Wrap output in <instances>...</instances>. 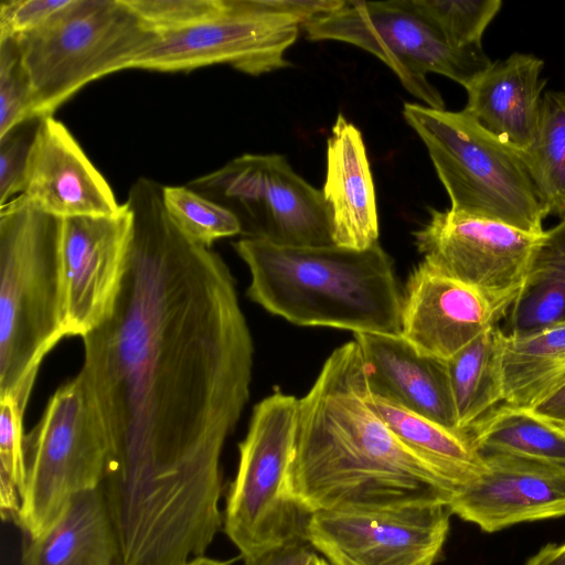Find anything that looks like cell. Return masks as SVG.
Here are the masks:
<instances>
[{
	"label": "cell",
	"instance_id": "obj_13",
	"mask_svg": "<svg viewBox=\"0 0 565 565\" xmlns=\"http://www.w3.org/2000/svg\"><path fill=\"white\" fill-rule=\"evenodd\" d=\"M447 504L309 515L305 537L329 565H435L446 544Z\"/></svg>",
	"mask_w": 565,
	"mask_h": 565
},
{
	"label": "cell",
	"instance_id": "obj_20",
	"mask_svg": "<svg viewBox=\"0 0 565 565\" xmlns=\"http://www.w3.org/2000/svg\"><path fill=\"white\" fill-rule=\"evenodd\" d=\"M323 196L335 245L366 249L377 244L376 195L361 131L339 114L327 140Z\"/></svg>",
	"mask_w": 565,
	"mask_h": 565
},
{
	"label": "cell",
	"instance_id": "obj_23",
	"mask_svg": "<svg viewBox=\"0 0 565 565\" xmlns=\"http://www.w3.org/2000/svg\"><path fill=\"white\" fill-rule=\"evenodd\" d=\"M369 402L398 439L426 458L456 492L484 472V458L468 434L412 412L371 388Z\"/></svg>",
	"mask_w": 565,
	"mask_h": 565
},
{
	"label": "cell",
	"instance_id": "obj_34",
	"mask_svg": "<svg viewBox=\"0 0 565 565\" xmlns=\"http://www.w3.org/2000/svg\"><path fill=\"white\" fill-rule=\"evenodd\" d=\"M71 0H4L0 4V40L20 38L44 25Z\"/></svg>",
	"mask_w": 565,
	"mask_h": 565
},
{
	"label": "cell",
	"instance_id": "obj_32",
	"mask_svg": "<svg viewBox=\"0 0 565 565\" xmlns=\"http://www.w3.org/2000/svg\"><path fill=\"white\" fill-rule=\"evenodd\" d=\"M41 119H26L0 137L1 206L23 191L26 167Z\"/></svg>",
	"mask_w": 565,
	"mask_h": 565
},
{
	"label": "cell",
	"instance_id": "obj_14",
	"mask_svg": "<svg viewBox=\"0 0 565 565\" xmlns=\"http://www.w3.org/2000/svg\"><path fill=\"white\" fill-rule=\"evenodd\" d=\"M131 216L126 204L114 216L62 220L61 280L65 337H86L115 310L126 277Z\"/></svg>",
	"mask_w": 565,
	"mask_h": 565
},
{
	"label": "cell",
	"instance_id": "obj_19",
	"mask_svg": "<svg viewBox=\"0 0 565 565\" xmlns=\"http://www.w3.org/2000/svg\"><path fill=\"white\" fill-rule=\"evenodd\" d=\"M543 67V60L519 52L492 62L466 88L463 110L491 135L525 152L539 126Z\"/></svg>",
	"mask_w": 565,
	"mask_h": 565
},
{
	"label": "cell",
	"instance_id": "obj_31",
	"mask_svg": "<svg viewBox=\"0 0 565 565\" xmlns=\"http://www.w3.org/2000/svg\"><path fill=\"white\" fill-rule=\"evenodd\" d=\"M152 32L163 34L207 21L225 9V0H124Z\"/></svg>",
	"mask_w": 565,
	"mask_h": 565
},
{
	"label": "cell",
	"instance_id": "obj_4",
	"mask_svg": "<svg viewBox=\"0 0 565 565\" xmlns=\"http://www.w3.org/2000/svg\"><path fill=\"white\" fill-rule=\"evenodd\" d=\"M62 218L22 194L0 209V397L26 407L45 354L63 338Z\"/></svg>",
	"mask_w": 565,
	"mask_h": 565
},
{
	"label": "cell",
	"instance_id": "obj_18",
	"mask_svg": "<svg viewBox=\"0 0 565 565\" xmlns=\"http://www.w3.org/2000/svg\"><path fill=\"white\" fill-rule=\"evenodd\" d=\"M354 340L372 392L461 431L445 361L422 354L399 334L356 333Z\"/></svg>",
	"mask_w": 565,
	"mask_h": 565
},
{
	"label": "cell",
	"instance_id": "obj_10",
	"mask_svg": "<svg viewBox=\"0 0 565 565\" xmlns=\"http://www.w3.org/2000/svg\"><path fill=\"white\" fill-rule=\"evenodd\" d=\"M191 189L230 210L244 237L281 246L333 245L322 191L277 153L243 154L191 182Z\"/></svg>",
	"mask_w": 565,
	"mask_h": 565
},
{
	"label": "cell",
	"instance_id": "obj_17",
	"mask_svg": "<svg viewBox=\"0 0 565 565\" xmlns=\"http://www.w3.org/2000/svg\"><path fill=\"white\" fill-rule=\"evenodd\" d=\"M21 194L36 209L62 220L114 216L122 210L107 180L53 116L41 119Z\"/></svg>",
	"mask_w": 565,
	"mask_h": 565
},
{
	"label": "cell",
	"instance_id": "obj_5",
	"mask_svg": "<svg viewBox=\"0 0 565 565\" xmlns=\"http://www.w3.org/2000/svg\"><path fill=\"white\" fill-rule=\"evenodd\" d=\"M403 117L424 142L457 212L542 234L546 206L524 152L481 127L463 109L405 103Z\"/></svg>",
	"mask_w": 565,
	"mask_h": 565
},
{
	"label": "cell",
	"instance_id": "obj_39",
	"mask_svg": "<svg viewBox=\"0 0 565 565\" xmlns=\"http://www.w3.org/2000/svg\"><path fill=\"white\" fill-rule=\"evenodd\" d=\"M186 565H228L226 562H222L218 559L200 556L191 559Z\"/></svg>",
	"mask_w": 565,
	"mask_h": 565
},
{
	"label": "cell",
	"instance_id": "obj_25",
	"mask_svg": "<svg viewBox=\"0 0 565 565\" xmlns=\"http://www.w3.org/2000/svg\"><path fill=\"white\" fill-rule=\"evenodd\" d=\"M501 328L494 324L446 362L458 426L466 434L503 403Z\"/></svg>",
	"mask_w": 565,
	"mask_h": 565
},
{
	"label": "cell",
	"instance_id": "obj_1",
	"mask_svg": "<svg viewBox=\"0 0 565 565\" xmlns=\"http://www.w3.org/2000/svg\"><path fill=\"white\" fill-rule=\"evenodd\" d=\"M113 316L83 338L79 373L108 455L102 489L122 565H185L223 524L221 457L248 402L254 345L223 258L183 233L138 178Z\"/></svg>",
	"mask_w": 565,
	"mask_h": 565
},
{
	"label": "cell",
	"instance_id": "obj_2",
	"mask_svg": "<svg viewBox=\"0 0 565 565\" xmlns=\"http://www.w3.org/2000/svg\"><path fill=\"white\" fill-rule=\"evenodd\" d=\"M369 391L356 341L334 349L298 399L291 499L308 515L448 505L455 488L390 429Z\"/></svg>",
	"mask_w": 565,
	"mask_h": 565
},
{
	"label": "cell",
	"instance_id": "obj_38",
	"mask_svg": "<svg viewBox=\"0 0 565 565\" xmlns=\"http://www.w3.org/2000/svg\"><path fill=\"white\" fill-rule=\"evenodd\" d=\"M524 565H565V542L548 543L533 554Z\"/></svg>",
	"mask_w": 565,
	"mask_h": 565
},
{
	"label": "cell",
	"instance_id": "obj_33",
	"mask_svg": "<svg viewBox=\"0 0 565 565\" xmlns=\"http://www.w3.org/2000/svg\"><path fill=\"white\" fill-rule=\"evenodd\" d=\"M23 408L12 396L0 397V473L19 489L25 486Z\"/></svg>",
	"mask_w": 565,
	"mask_h": 565
},
{
	"label": "cell",
	"instance_id": "obj_37",
	"mask_svg": "<svg viewBox=\"0 0 565 565\" xmlns=\"http://www.w3.org/2000/svg\"><path fill=\"white\" fill-rule=\"evenodd\" d=\"M21 503L18 487L4 475L0 473V508L3 520H15Z\"/></svg>",
	"mask_w": 565,
	"mask_h": 565
},
{
	"label": "cell",
	"instance_id": "obj_36",
	"mask_svg": "<svg viewBox=\"0 0 565 565\" xmlns=\"http://www.w3.org/2000/svg\"><path fill=\"white\" fill-rule=\"evenodd\" d=\"M529 411L565 430V384Z\"/></svg>",
	"mask_w": 565,
	"mask_h": 565
},
{
	"label": "cell",
	"instance_id": "obj_7",
	"mask_svg": "<svg viewBox=\"0 0 565 565\" xmlns=\"http://www.w3.org/2000/svg\"><path fill=\"white\" fill-rule=\"evenodd\" d=\"M107 455L97 403L78 373L57 388L24 436L26 477L14 521L28 537L41 535L72 497L102 486Z\"/></svg>",
	"mask_w": 565,
	"mask_h": 565
},
{
	"label": "cell",
	"instance_id": "obj_40",
	"mask_svg": "<svg viewBox=\"0 0 565 565\" xmlns=\"http://www.w3.org/2000/svg\"><path fill=\"white\" fill-rule=\"evenodd\" d=\"M312 565H329V563L323 557H317Z\"/></svg>",
	"mask_w": 565,
	"mask_h": 565
},
{
	"label": "cell",
	"instance_id": "obj_11",
	"mask_svg": "<svg viewBox=\"0 0 565 565\" xmlns=\"http://www.w3.org/2000/svg\"><path fill=\"white\" fill-rule=\"evenodd\" d=\"M300 29V22L279 12L274 0H225L224 11L216 17L158 34L125 70L189 72L228 64L243 73L262 75L289 65L285 54Z\"/></svg>",
	"mask_w": 565,
	"mask_h": 565
},
{
	"label": "cell",
	"instance_id": "obj_8",
	"mask_svg": "<svg viewBox=\"0 0 565 565\" xmlns=\"http://www.w3.org/2000/svg\"><path fill=\"white\" fill-rule=\"evenodd\" d=\"M297 409L298 398L276 390L255 405L246 437L239 444L223 525L243 558L305 537L309 515L288 491Z\"/></svg>",
	"mask_w": 565,
	"mask_h": 565
},
{
	"label": "cell",
	"instance_id": "obj_9",
	"mask_svg": "<svg viewBox=\"0 0 565 565\" xmlns=\"http://www.w3.org/2000/svg\"><path fill=\"white\" fill-rule=\"evenodd\" d=\"M302 29L311 41L345 42L375 55L408 93L436 109H445V103L428 82L429 73L446 76L467 88L492 64L482 45L466 49L451 45L403 0L345 1L339 10Z\"/></svg>",
	"mask_w": 565,
	"mask_h": 565
},
{
	"label": "cell",
	"instance_id": "obj_6",
	"mask_svg": "<svg viewBox=\"0 0 565 565\" xmlns=\"http://www.w3.org/2000/svg\"><path fill=\"white\" fill-rule=\"evenodd\" d=\"M157 36L124 0H71L15 39L31 83L32 117L53 116L88 83L124 71Z\"/></svg>",
	"mask_w": 565,
	"mask_h": 565
},
{
	"label": "cell",
	"instance_id": "obj_26",
	"mask_svg": "<svg viewBox=\"0 0 565 565\" xmlns=\"http://www.w3.org/2000/svg\"><path fill=\"white\" fill-rule=\"evenodd\" d=\"M482 455L503 454L565 466V430L529 409L501 404L469 430Z\"/></svg>",
	"mask_w": 565,
	"mask_h": 565
},
{
	"label": "cell",
	"instance_id": "obj_15",
	"mask_svg": "<svg viewBox=\"0 0 565 565\" xmlns=\"http://www.w3.org/2000/svg\"><path fill=\"white\" fill-rule=\"evenodd\" d=\"M483 458L482 476L452 495V514L486 533L565 516V466L503 454Z\"/></svg>",
	"mask_w": 565,
	"mask_h": 565
},
{
	"label": "cell",
	"instance_id": "obj_35",
	"mask_svg": "<svg viewBox=\"0 0 565 565\" xmlns=\"http://www.w3.org/2000/svg\"><path fill=\"white\" fill-rule=\"evenodd\" d=\"M317 557L312 545L305 537H297L243 558V565H312Z\"/></svg>",
	"mask_w": 565,
	"mask_h": 565
},
{
	"label": "cell",
	"instance_id": "obj_28",
	"mask_svg": "<svg viewBox=\"0 0 565 565\" xmlns=\"http://www.w3.org/2000/svg\"><path fill=\"white\" fill-rule=\"evenodd\" d=\"M162 200L180 230L205 247L211 248L215 241L242 233L237 217L230 210L190 186H162Z\"/></svg>",
	"mask_w": 565,
	"mask_h": 565
},
{
	"label": "cell",
	"instance_id": "obj_27",
	"mask_svg": "<svg viewBox=\"0 0 565 565\" xmlns=\"http://www.w3.org/2000/svg\"><path fill=\"white\" fill-rule=\"evenodd\" d=\"M550 214L565 218V89L543 94L536 135L524 152Z\"/></svg>",
	"mask_w": 565,
	"mask_h": 565
},
{
	"label": "cell",
	"instance_id": "obj_30",
	"mask_svg": "<svg viewBox=\"0 0 565 565\" xmlns=\"http://www.w3.org/2000/svg\"><path fill=\"white\" fill-rule=\"evenodd\" d=\"M32 117V89L18 42L0 40V137Z\"/></svg>",
	"mask_w": 565,
	"mask_h": 565
},
{
	"label": "cell",
	"instance_id": "obj_24",
	"mask_svg": "<svg viewBox=\"0 0 565 565\" xmlns=\"http://www.w3.org/2000/svg\"><path fill=\"white\" fill-rule=\"evenodd\" d=\"M565 320V218L544 231L502 331L524 333Z\"/></svg>",
	"mask_w": 565,
	"mask_h": 565
},
{
	"label": "cell",
	"instance_id": "obj_21",
	"mask_svg": "<svg viewBox=\"0 0 565 565\" xmlns=\"http://www.w3.org/2000/svg\"><path fill=\"white\" fill-rule=\"evenodd\" d=\"M21 565H121L117 533L102 487L72 497L41 535L28 537Z\"/></svg>",
	"mask_w": 565,
	"mask_h": 565
},
{
	"label": "cell",
	"instance_id": "obj_12",
	"mask_svg": "<svg viewBox=\"0 0 565 565\" xmlns=\"http://www.w3.org/2000/svg\"><path fill=\"white\" fill-rule=\"evenodd\" d=\"M414 232L423 260L483 296L504 318L520 294L542 234L457 212L429 209Z\"/></svg>",
	"mask_w": 565,
	"mask_h": 565
},
{
	"label": "cell",
	"instance_id": "obj_29",
	"mask_svg": "<svg viewBox=\"0 0 565 565\" xmlns=\"http://www.w3.org/2000/svg\"><path fill=\"white\" fill-rule=\"evenodd\" d=\"M459 49L480 46L482 35L502 7L500 0H403Z\"/></svg>",
	"mask_w": 565,
	"mask_h": 565
},
{
	"label": "cell",
	"instance_id": "obj_3",
	"mask_svg": "<svg viewBox=\"0 0 565 565\" xmlns=\"http://www.w3.org/2000/svg\"><path fill=\"white\" fill-rule=\"evenodd\" d=\"M233 246L249 270L248 298L268 312L303 327L401 333L402 292L379 243L353 249L243 237Z\"/></svg>",
	"mask_w": 565,
	"mask_h": 565
},
{
	"label": "cell",
	"instance_id": "obj_16",
	"mask_svg": "<svg viewBox=\"0 0 565 565\" xmlns=\"http://www.w3.org/2000/svg\"><path fill=\"white\" fill-rule=\"evenodd\" d=\"M502 319L475 289L423 260L402 292L399 335L422 354L448 361Z\"/></svg>",
	"mask_w": 565,
	"mask_h": 565
},
{
	"label": "cell",
	"instance_id": "obj_22",
	"mask_svg": "<svg viewBox=\"0 0 565 565\" xmlns=\"http://www.w3.org/2000/svg\"><path fill=\"white\" fill-rule=\"evenodd\" d=\"M500 363L502 404L532 408L565 384V320L524 333L501 329Z\"/></svg>",
	"mask_w": 565,
	"mask_h": 565
}]
</instances>
